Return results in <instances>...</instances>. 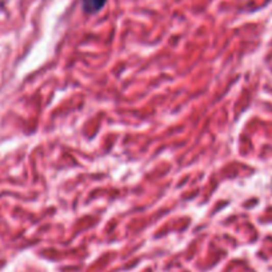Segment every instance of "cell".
Masks as SVG:
<instances>
[{
  "label": "cell",
  "instance_id": "obj_1",
  "mask_svg": "<svg viewBox=\"0 0 272 272\" xmlns=\"http://www.w3.org/2000/svg\"><path fill=\"white\" fill-rule=\"evenodd\" d=\"M106 3L107 0H83V8L87 14H96L104 7Z\"/></svg>",
  "mask_w": 272,
  "mask_h": 272
}]
</instances>
